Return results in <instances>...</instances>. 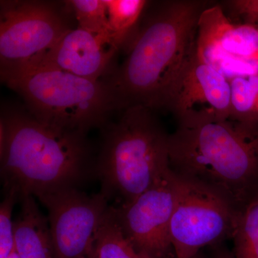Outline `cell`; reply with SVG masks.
Masks as SVG:
<instances>
[{
  "instance_id": "6da1fadb",
  "label": "cell",
  "mask_w": 258,
  "mask_h": 258,
  "mask_svg": "<svg viewBox=\"0 0 258 258\" xmlns=\"http://www.w3.org/2000/svg\"><path fill=\"white\" fill-rule=\"evenodd\" d=\"M203 0L156 3L128 44V53L107 82L118 110L134 106L159 109L163 97L195 50Z\"/></svg>"
},
{
  "instance_id": "7a4b0ae2",
  "label": "cell",
  "mask_w": 258,
  "mask_h": 258,
  "mask_svg": "<svg viewBox=\"0 0 258 258\" xmlns=\"http://www.w3.org/2000/svg\"><path fill=\"white\" fill-rule=\"evenodd\" d=\"M87 134L54 128L29 112L12 111L0 119L1 175L5 188L38 198L76 188L95 174L96 157Z\"/></svg>"
},
{
  "instance_id": "3957f363",
  "label": "cell",
  "mask_w": 258,
  "mask_h": 258,
  "mask_svg": "<svg viewBox=\"0 0 258 258\" xmlns=\"http://www.w3.org/2000/svg\"><path fill=\"white\" fill-rule=\"evenodd\" d=\"M169 151L176 174L216 190L238 211L258 198V123L228 118L178 125Z\"/></svg>"
},
{
  "instance_id": "277c9868",
  "label": "cell",
  "mask_w": 258,
  "mask_h": 258,
  "mask_svg": "<svg viewBox=\"0 0 258 258\" xmlns=\"http://www.w3.org/2000/svg\"><path fill=\"white\" fill-rule=\"evenodd\" d=\"M102 129L95 174L108 201L126 205L170 169L169 134L154 110L141 105L125 108L118 121Z\"/></svg>"
},
{
  "instance_id": "5b68a950",
  "label": "cell",
  "mask_w": 258,
  "mask_h": 258,
  "mask_svg": "<svg viewBox=\"0 0 258 258\" xmlns=\"http://www.w3.org/2000/svg\"><path fill=\"white\" fill-rule=\"evenodd\" d=\"M2 81L21 96L29 113L54 128L87 134L103 128L118 110L111 86L60 70L30 66L1 72Z\"/></svg>"
},
{
  "instance_id": "8992f818",
  "label": "cell",
  "mask_w": 258,
  "mask_h": 258,
  "mask_svg": "<svg viewBox=\"0 0 258 258\" xmlns=\"http://www.w3.org/2000/svg\"><path fill=\"white\" fill-rule=\"evenodd\" d=\"M177 176L179 186L171 220V242L176 258H191L203 247L232 237L240 211L216 190Z\"/></svg>"
},
{
  "instance_id": "52a82bcc",
  "label": "cell",
  "mask_w": 258,
  "mask_h": 258,
  "mask_svg": "<svg viewBox=\"0 0 258 258\" xmlns=\"http://www.w3.org/2000/svg\"><path fill=\"white\" fill-rule=\"evenodd\" d=\"M1 72L32 63L71 30L55 3L1 1Z\"/></svg>"
},
{
  "instance_id": "ba28073f",
  "label": "cell",
  "mask_w": 258,
  "mask_h": 258,
  "mask_svg": "<svg viewBox=\"0 0 258 258\" xmlns=\"http://www.w3.org/2000/svg\"><path fill=\"white\" fill-rule=\"evenodd\" d=\"M178 186V176L170 168L132 203L111 205L125 237L144 258L174 254L170 224Z\"/></svg>"
},
{
  "instance_id": "9c48e42d",
  "label": "cell",
  "mask_w": 258,
  "mask_h": 258,
  "mask_svg": "<svg viewBox=\"0 0 258 258\" xmlns=\"http://www.w3.org/2000/svg\"><path fill=\"white\" fill-rule=\"evenodd\" d=\"M230 81L193 51L166 90L159 109L170 111L179 126L227 120L230 115Z\"/></svg>"
},
{
  "instance_id": "30bf717a",
  "label": "cell",
  "mask_w": 258,
  "mask_h": 258,
  "mask_svg": "<svg viewBox=\"0 0 258 258\" xmlns=\"http://www.w3.org/2000/svg\"><path fill=\"white\" fill-rule=\"evenodd\" d=\"M195 52L229 80L258 74V27L233 23L220 3H211L199 20Z\"/></svg>"
},
{
  "instance_id": "8fae6325",
  "label": "cell",
  "mask_w": 258,
  "mask_h": 258,
  "mask_svg": "<svg viewBox=\"0 0 258 258\" xmlns=\"http://www.w3.org/2000/svg\"><path fill=\"white\" fill-rule=\"evenodd\" d=\"M48 212L55 258H86L110 205L101 191L88 194L72 188L37 198Z\"/></svg>"
},
{
  "instance_id": "7c38bea8",
  "label": "cell",
  "mask_w": 258,
  "mask_h": 258,
  "mask_svg": "<svg viewBox=\"0 0 258 258\" xmlns=\"http://www.w3.org/2000/svg\"><path fill=\"white\" fill-rule=\"evenodd\" d=\"M116 52L101 37L80 28H71L47 52L24 68L50 67L98 81Z\"/></svg>"
},
{
  "instance_id": "4fadbf2b",
  "label": "cell",
  "mask_w": 258,
  "mask_h": 258,
  "mask_svg": "<svg viewBox=\"0 0 258 258\" xmlns=\"http://www.w3.org/2000/svg\"><path fill=\"white\" fill-rule=\"evenodd\" d=\"M20 212L13 222L15 249L20 258H55L48 219L32 195H20Z\"/></svg>"
},
{
  "instance_id": "5bb4252c",
  "label": "cell",
  "mask_w": 258,
  "mask_h": 258,
  "mask_svg": "<svg viewBox=\"0 0 258 258\" xmlns=\"http://www.w3.org/2000/svg\"><path fill=\"white\" fill-rule=\"evenodd\" d=\"M108 15V40L118 52L137 31L142 15L149 6L146 0H105Z\"/></svg>"
},
{
  "instance_id": "9a60e30c",
  "label": "cell",
  "mask_w": 258,
  "mask_h": 258,
  "mask_svg": "<svg viewBox=\"0 0 258 258\" xmlns=\"http://www.w3.org/2000/svg\"><path fill=\"white\" fill-rule=\"evenodd\" d=\"M91 252L97 258H144L125 237L111 205L96 231Z\"/></svg>"
},
{
  "instance_id": "2e32d148",
  "label": "cell",
  "mask_w": 258,
  "mask_h": 258,
  "mask_svg": "<svg viewBox=\"0 0 258 258\" xmlns=\"http://www.w3.org/2000/svg\"><path fill=\"white\" fill-rule=\"evenodd\" d=\"M231 88L230 119L258 123V74L229 80Z\"/></svg>"
},
{
  "instance_id": "e0dca14e",
  "label": "cell",
  "mask_w": 258,
  "mask_h": 258,
  "mask_svg": "<svg viewBox=\"0 0 258 258\" xmlns=\"http://www.w3.org/2000/svg\"><path fill=\"white\" fill-rule=\"evenodd\" d=\"M231 238L233 258H258V198L239 212Z\"/></svg>"
},
{
  "instance_id": "ac0fdd59",
  "label": "cell",
  "mask_w": 258,
  "mask_h": 258,
  "mask_svg": "<svg viewBox=\"0 0 258 258\" xmlns=\"http://www.w3.org/2000/svg\"><path fill=\"white\" fill-rule=\"evenodd\" d=\"M66 3L74 13L78 28L101 37L110 45L107 34L108 15L105 0H71Z\"/></svg>"
},
{
  "instance_id": "d6986e66",
  "label": "cell",
  "mask_w": 258,
  "mask_h": 258,
  "mask_svg": "<svg viewBox=\"0 0 258 258\" xmlns=\"http://www.w3.org/2000/svg\"><path fill=\"white\" fill-rule=\"evenodd\" d=\"M4 200L0 205V258H9L15 250L12 214L20 193L15 187L5 188Z\"/></svg>"
},
{
  "instance_id": "ffe728a7",
  "label": "cell",
  "mask_w": 258,
  "mask_h": 258,
  "mask_svg": "<svg viewBox=\"0 0 258 258\" xmlns=\"http://www.w3.org/2000/svg\"><path fill=\"white\" fill-rule=\"evenodd\" d=\"M220 4L233 23L258 27V0H228Z\"/></svg>"
},
{
  "instance_id": "44dd1931",
  "label": "cell",
  "mask_w": 258,
  "mask_h": 258,
  "mask_svg": "<svg viewBox=\"0 0 258 258\" xmlns=\"http://www.w3.org/2000/svg\"><path fill=\"white\" fill-rule=\"evenodd\" d=\"M217 258H233V255L225 251H219L217 254Z\"/></svg>"
},
{
  "instance_id": "7402d4cb",
  "label": "cell",
  "mask_w": 258,
  "mask_h": 258,
  "mask_svg": "<svg viewBox=\"0 0 258 258\" xmlns=\"http://www.w3.org/2000/svg\"><path fill=\"white\" fill-rule=\"evenodd\" d=\"M9 258H20L19 257L18 254H17L16 251L15 249L13 251V253L11 254V255L10 256Z\"/></svg>"
},
{
  "instance_id": "603a6c76",
  "label": "cell",
  "mask_w": 258,
  "mask_h": 258,
  "mask_svg": "<svg viewBox=\"0 0 258 258\" xmlns=\"http://www.w3.org/2000/svg\"><path fill=\"white\" fill-rule=\"evenodd\" d=\"M86 258H97V257H96V256L94 255V254H93L92 253V252H91H91H90L89 254H88V257Z\"/></svg>"
},
{
  "instance_id": "cb8c5ba5",
  "label": "cell",
  "mask_w": 258,
  "mask_h": 258,
  "mask_svg": "<svg viewBox=\"0 0 258 258\" xmlns=\"http://www.w3.org/2000/svg\"><path fill=\"white\" fill-rule=\"evenodd\" d=\"M191 258H204L203 256L201 255L200 253L197 254V255L194 256L193 257Z\"/></svg>"
}]
</instances>
